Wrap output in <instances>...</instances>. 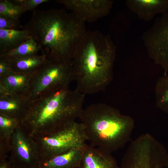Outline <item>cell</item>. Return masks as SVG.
I'll return each instance as SVG.
<instances>
[{"instance_id": "cell-8", "label": "cell", "mask_w": 168, "mask_h": 168, "mask_svg": "<svg viewBox=\"0 0 168 168\" xmlns=\"http://www.w3.org/2000/svg\"><path fill=\"white\" fill-rule=\"evenodd\" d=\"M119 168H168V156L155 146L139 145L125 152Z\"/></svg>"}, {"instance_id": "cell-22", "label": "cell", "mask_w": 168, "mask_h": 168, "mask_svg": "<svg viewBox=\"0 0 168 168\" xmlns=\"http://www.w3.org/2000/svg\"><path fill=\"white\" fill-rule=\"evenodd\" d=\"M22 7L23 12L34 9L39 5L48 2L49 0H12Z\"/></svg>"}, {"instance_id": "cell-20", "label": "cell", "mask_w": 168, "mask_h": 168, "mask_svg": "<svg viewBox=\"0 0 168 168\" xmlns=\"http://www.w3.org/2000/svg\"><path fill=\"white\" fill-rule=\"evenodd\" d=\"M23 13L21 7L12 0H0V16L19 20Z\"/></svg>"}, {"instance_id": "cell-7", "label": "cell", "mask_w": 168, "mask_h": 168, "mask_svg": "<svg viewBox=\"0 0 168 168\" xmlns=\"http://www.w3.org/2000/svg\"><path fill=\"white\" fill-rule=\"evenodd\" d=\"M149 57L168 70V10L156 19L151 27L142 37Z\"/></svg>"}, {"instance_id": "cell-21", "label": "cell", "mask_w": 168, "mask_h": 168, "mask_svg": "<svg viewBox=\"0 0 168 168\" xmlns=\"http://www.w3.org/2000/svg\"><path fill=\"white\" fill-rule=\"evenodd\" d=\"M158 104L168 112V75L166 74L159 81L157 86Z\"/></svg>"}, {"instance_id": "cell-24", "label": "cell", "mask_w": 168, "mask_h": 168, "mask_svg": "<svg viewBox=\"0 0 168 168\" xmlns=\"http://www.w3.org/2000/svg\"><path fill=\"white\" fill-rule=\"evenodd\" d=\"M14 72L9 60L0 56V77L6 76Z\"/></svg>"}, {"instance_id": "cell-1", "label": "cell", "mask_w": 168, "mask_h": 168, "mask_svg": "<svg viewBox=\"0 0 168 168\" xmlns=\"http://www.w3.org/2000/svg\"><path fill=\"white\" fill-rule=\"evenodd\" d=\"M28 30L47 58L72 60L86 34L85 22L63 9L35 10L22 29Z\"/></svg>"}, {"instance_id": "cell-9", "label": "cell", "mask_w": 168, "mask_h": 168, "mask_svg": "<svg viewBox=\"0 0 168 168\" xmlns=\"http://www.w3.org/2000/svg\"><path fill=\"white\" fill-rule=\"evenodd\" d=\"M10 160L13 162L32 168H40L41 161L36 143L21 126L11 141Z\"/></svg>"}, {"instance_id": "cell-10", "label": "cell", "mask_w": 168, "mask_h": 168, "mask_svg": "<svg viewBox=\"0 0 168 168\" xmlns=\"http://www.w3.org/2000/svg\"><path fill=\"white\" fill-rule=\"evenodd\" d=\"M71 10L77 18L85 22H92L107 16L113 2L110 0H57Z\"/></svg>"}, {"instance_id": "cell-5", "label": "cell", "mask_w": 168, "mask_h": 168, "mask_svg": "<svg viewBox=\"0 0 168 168\" xmlns=\"http://www.w3.org/2000/svg\"><path fill=\"white\" fill-rule=\"evenodd\" d=\"M42 162L70 150L83 147L87 141L81 123L73 122L53 132L33 138Z\"/></svg>"}, {"instance_id": "cell-11", "label": "cell", "mask_w": 168, "mask_h": 168, "mask_svg": "<svg viewBox=\"0 0 168 168\" xmlns=\"http://www.w3.org/2000/svg\"><path fill=\"white\" fill-rule=\"evenodd\" d=\"M31 102L27 94L0 96V113L15 118L21 124L26 115Z\"/></svg>"}, {"instance_id": "cell-18", "label": "cell", "mask_w": 168, "mask_h": 168, "mask_svg": "<svg viewBox=\"0 0 168 168\" xmlns=\"http://www.w3.org/2000/svg\"><path fill=\"white\" fill-rule=\"evenodd\" d=\"M5 58L9 60L14 72L32 75L45 62L47 57L42 54L21 58Z\"/></svg>"}, {"instance_id": "cell-12", "label": "cell", "mask_w": 168, "mask_h": 168, "mask_svg": "<svg viewBox=\"0 0 168 168\" xmlns=\"http://www.w3.org/2000/svg\"><path fill=\"white\" fill-rule=\"evenodd\" d=\"M129 9L140 19L151 21L156 15H163L168 10V0H127Z\"/></svg>"}, {"instance_id": "cell-4", "label": "cell", "mask_w": 168, "mask_h": 168, "mask_svg": "<svg viewBox=\"0 0 168 168\" xmlns=\"http://www.w3.org/2000/svg\"><path fill=\"white\" fill-rule=\"evenodd\" d=\"M79 119L90 145L110 153L127 142L134 128L131 118L102 103L83 109Z\"/></svg>"}, {"instance_id": "cell-16", "label": "cell", "mask_w": 168, "mask_h": 168, "mask_svg": "<svg viewBox=\"0 0 168 168\" xmlns=\"http://www.w3.org/2000/svg\"><path fill=\"white\" fill-rule=\"evenodd\" d=\"M31 38L25 29H0V54L12 50Z\"/></svg>"}, {"instance_id": "cell-13", "label": "cell", "mask_w": 168, "mask_h": 168, "mask_svg": "<svg viewBox=\"0 0 168 168\" xmlns=\"http://www.w3.org/2000/svg\"><path fill=\"white\" fill-rule=\"evenodd\" d=\"M81 168H119L111 153L91 145L83 147Z\"/></svg>"}, {"instance_id": "cell-3", "label": "cell", "mask_w": 168, "mask_h": 168, "mask_svg": "<svg viewBox=\"0 0 168 168\" xmlns=\"http://www.w3.org/2000/svg\"><path fill=\"white\" fill-rule=\"evenodd\" d=\"M85 95L68 86L49 92L32 101L20 126L32 138L60 129L79 118Z\"/></svg>"}, {"instance_id": "cell-14", "label": "cell", "mask_w": 168, "mask_h": 168, "mask_svg": "<svg viewBox=\"0 0 168 168\" xmlns=\"http://www.w3.org/2000/svg\"><path fill=\"white\" fill-rule=\"evenodd\" d=\"M32 77V75L15 72L0 77V96L6 94H27Z\"/></svg>"}, {"instance_id": "cell-6", "label": "cell", "mask_w": 168, "mask_h": 168, "mask_svg": "<svg viewBox=\"0 0 168 168\" xmlns=\"http://www.w3.org/2000/svg\"><path fill=\"white\" fill-rule=\"evenodd\" d=\"M72 60L63 61L47 58L32 75L27 95L32 101L54 90L69 86L73 80Z\"/></svg>"}, {"instance_id": "cell-26", "label": "cell", "mask_w": 168, "mask_h": 168, "mask_svg": "<svg viewBox=\"0 0 168 168\" xmlns=\"http://www.w3.org/2000/svg\"><path fill=\"white\" fill-rule=\"evenodd\" d=\"M10 161L12 163L11 168H32L26 166L17 164L12 162L11 160Z\"/></svg>"}, {"instance_id": "cell-25", "label": "cell", "mask_w": 168, "mask_h": 168, "mask_svg": "<svg viewBox=\"0 0 168 168\" xmlns=\"http://www.w3.org/2000/svg\"><path fill=\"white\" fill-rule=\"evenodd\" d=\"M12 163L9 156L0 158V168H11Z\"/></svg>"}, {"instance_id": "cell-17", "label": "cell", "mask_w": 168, "mask_h": 168, "mask_svg": "<svg viewBox=\"0 0 168 168\" xmlns=\"http://www.w3.org/2000/svg\"><path fill=\"white\" fill-rule=\"evenodd\" d=\"M20 126L17 119L0 113V157L7 156L10 152L12 136Z\"/></svg>"}, {"instance_id": "cell-15", "label": "cell", "mask_w": 168, "mask_h": 168, "mask_svg": "<svg viewBox=\"0 0 168 168\" xmlns=\"http://www.w3.org/2000/svg\"><path fill=\"white\" fill-rule=\"evenodd\" d=\"M84 146L71 150L42 162L40 168H76L80 167Z\"/></svg>"}, {"instance_id": "cell-19", "label": "cell", "mask_w": 168, "mask_h": 168, "mask_svg": "<svg viewBox=\"0 0 168 168\" xmlns=\"http://www.w3.org/2000/svg\"><path fill=\"white\" fill-rule=\"evenodd\" d=\"M40 51V46L32 37L12 50L0 54V56L8 58H21L37 54Z\"/></svg>"}, {"instance_id": "cell-27", "label": "cell", "mask_w": 168, "mask_h": 168, "mask_svg": "<svg viewBox=\"0 0 168 168\" xmlns=\"http://www.w3.org/2000/svg\"><path fill=\"white\" fill-rule=\"evenodd\" d=\"M80 168V167H77V168Z\"/></svg>"}, {"instance_id": "cell-2", "label": "cell", "mask_w": 168, "mask_h": 168, "mask_svg": "<svg viewBox=\"0 0 168 168\" xmlns=\"http://www.w3.org/2000/svg\"><path fill=\"white\" fill-rule=\"evenodd\" d=\"M116 51L109 36L98 30L87 31L72 59L76 89L85 95L103 90L111 79Z\"/></svg>"}, {"instance_id": "cell-23", "label": "cell", "mask_w": 168, "mask_h": 168, "mask_svg": "<svg viewBox=\"0 0 168 168\" xmlns=\"http://www.w3.org/2000/svg\"><path fill=\"white\" fill-rule=\"evenodd\" d=\"M22 27L19 20L0 16V29L19 30Z\"/></svg>"}]
</instances>
